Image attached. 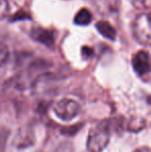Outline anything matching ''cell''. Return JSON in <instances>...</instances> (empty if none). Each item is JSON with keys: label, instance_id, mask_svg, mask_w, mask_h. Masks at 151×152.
Instances as JSON below:
<instances>
[{"label": "cell", "instance_id": "obj_10", "mask_svg": "<svg viewBox=\"0 0 151 152\" xmlns=\"http://www.w3.org/2000/svg\"><path fill=\"white\" fill-rule=\"evenodd\" d=\"M133 5L138 10H151V0H133Z\"/></svg>", "mask_w": 151, "mask_h": 152}, {"label": "cell", "instance_id": "obj_8", "mask_svg": "<svg viewBox=\"0 0 151 152\" xmlns=\"http://www.w3.org/2000/svg\"><path fill=\"white\" fill-rule=\"evenodd\" d=\"M146 125L145 119L141 118V117H133L127 122V130L133 132H138L140 130H142Z\"/></svg>", "mask_w": 151, "mask_h": 152}, {"label": "cell", "instance_id": "obj_5", "mask_svg": "<svg viewBox=\"0 0 151 152\" xmlns=\"http://www.w3.org/2000/svg\"><path fill=\"white\" fill-rule=\"evenodd\" d=\"M96 29L101 35L109 38V39H115L116 38V30L107 21H99V22H97Z\"/></svg>", "mask_w": 151, "mask_h": 152}, {"label": "cell", "instance_id": "obj_9", "mask_svg": "<svg viewBox=\"0 0 151 152\" xmlns=\"http://www.w3.org/2000/svg\"><path fill=\"white\" fill-rule=\"evenodd\" d=\"M8 55H9L8 48L3 42L0 40V66H3L6 63L8 59Z\"/></svg>", "mask_w": 151, "mask_h": 152}, {"label": "cell", "instance_id": "obj_3", "mask_svg": "<svg viewBox=\"0 0 151 152\" xmlns=\"http://www.w3.org/2000/svg\"><path fill=\"white\" fill-rule=\"evenodd\" d=\"M54 113L58 118L64 121H71L79 115L81 107L78 102L71 98H61L53 107Z\"/></svg>", "mask_w": 151, "mask_h": 152}, {"label": "cell", "instance_id": "obj_12", "mask_svg": "<svg viewBox=\"0 0 151 152\" xmlns=\"http://www.w3.org/2000/svg\"><path fill=\"white\" fill-rule=\"evenodd\" d=\"M6 139H7L6 132H0V152H5Z\"/></svg>", "mask_w": 151, "mask_h": 152}, {"label": "cell", "instance_id": "obj_13", "mask_svg": "<svg viewBox=\"0 0 151 152\" xmlns=\"http://www.w3.org/2000/svg\"><path fill=\"white\" fill-rule=\"evenodd\" d=\"M133 152H151V149L147 148V147H142V148L137 149V150H135Z\"/></svg>", "mask_w": 151, "mask_h": 152}, {"label": "cell", "instance_id": "obj_1", "mask_svg": "<svg viewBox=\"0 0 151 152\" xmlns=\"http://www.w3.org/2000/svg\"><path fill=\"white\" fill-rule=\"evenodd\" d=\"M110 129L106 123H99L92 127L87 139V149L89 152H103L110 142Z\"/></svg>", "mask_w": 151, "mask_h": 152}, {"label": "cell", "instance_id": "obj_4", "mask_svg": "<svg viewBox=\"0 0 151 152\" xmlns=\"http://www.w3.org/2000/svg\"><path fill=\"white\" fill-rule=\"evenodd\" d=\"M133 67L139 76L144 77L151 72V57L146 51H139L133 57Z\"/></svg>", "mask_w": 151, "mask_h": 152}, {"label": "cell", "instance_id": "obj_7", "mask_svg": "<svg viewBox=\"0 0 151 152\" xmlns=\"http://www.w3.org/2000/svg\"><path fill=\"white\" fill-rule=\"evenodd\" d=\"M32 36L35 40H38V42H42V44L52 45L54 42V38H53L52 33L48 30H44V29H40V28L35 29L32 32Z\"/></svg>", "mask_w": 151, "mask_h": 152}, {"label": "cell", "instance_id": "obj_6", "mask_svg": "<svg viewBox=\"0 0 151 152\" xmlns=\"http://www.w3.org/2000/svg\"><path fill=\"white\" fill-rule=\"evenodd\" d=\"M74 21H75V24L79 25V26H86V25L90 24L92 21V14L87 8H82L77 12Z\"/></svg>", "mask_w": 151, "mask_h": 152}, {"label": "cell", "instance_id": "obj_2", "mask_svg": "<svg viewBox=\"0 0 151 152\" xmlns=\"http://www.w3.org/2000/svg\"><path fill=\"white\" fill-rule=\"evenodd\" d=\"M133 30L140 44L151 46V12L140 14L133 22Z\"/></svg>", "mask_w": 151, "mask_h": 152}, {"label": "cell", "instance_id": "obj_11", "mask_svg": "<svg viewBox=\"0 0 151 152\" xmlns=\"http://www.w3.org/2000/svg\"><path fill=\"white\" fill-rule=\"evenodd\" d=\"M9 10L7 0H0V19L4 18Z\"/></svg>", "mask_w": 151, "mask_h": 152}]
</instances>
